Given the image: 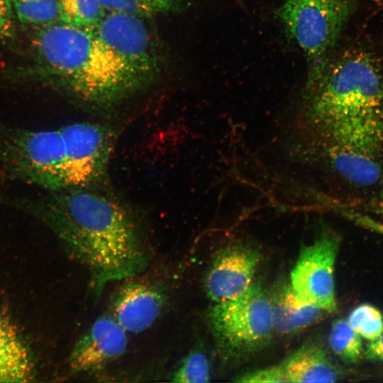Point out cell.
Masks as SVG:
<instances>
[{"instance_id": "cell-20", "label": "cell", "mask_w": 383, "mask_h": 383, "mask_svg": "<svg viewBox=\"0 0 383 383\" xmlns=\"http://www.w3.org/2000/svg\"><path fill=\"white\" fill-rule=\"evenodd\" d=\"M347 321L361 338L370 341L379 337L383 332L382 313L369 304H362L353 309Z\"/></svg>"}, {"instance_id": "cell-15", "label": "cell", "mask_w": 383, "mask_h": 383, "mask_svg": "<svg viewBox=\"0 0 383 383\" xmlns=\"http://www.w3.org/2000/svg\"><path fill=\"white\" fill-rule=\"evenodd\" d=\"M282 365L288 382H335L342 375L326 353L313 345L301 347Z\"/></svg>"}, {"instance_id": "cell-16", "label": "cell", "mask_w": 383, "mask_h": 383, "mask_svg": "<svg viewBox=\"0 0 383 383\" xmlns=\"http://www.w3.org/2000/svg\"><path fill=\"white\" fill-rule=\"evenodd\" d=\"M106 12L150 18L182 11L186 0H99Z\"/></svg>"}, {"instance_id": "cell-9", "label": "cell", "mask_w": 383, "mask_h": 383, "mask_svg": "<svg viewBox=\"0 0 383 383\" xmlns=\"http://www.w3.org/2000/svg\"><path fill=\"white\" fill-rule=\"evenodd\" d=\"M260 263L253 248L241 243L224 248L216 253L204 279V289L215 304L234 299L252 285Z\"/></svg>"}, {"instance_id": "cell-10", "label": "cell", "mask_w": 383, "mask_h": 383, "mask_svg": "<svg viewBox=\"0 0 383 383\" xmlns=\"http://www.w3.org/2000/svg\"><path fill=\"white\" fill-rule=\"evenodd\" d=\"M309 155L321 160L348 182L370 186L382 178V150L364 145L309 135Z\"/></svg>"}, {"instance_id": "cell-2", "label": "cell", "mask_w": 383, "mask_h": 383, "mask_svg": "<svg viewBox=\"0 0 383 383\" xmlns=\"http://www.w3.org/2000/svg\"><path fill=\"white\" fill-rule=\"evenodd\" d=\"M306 128L383 145V69L370 52L355 50L328 62L306 84Z\"/></svg>"}, {"instance_id": "cell-12", "label": "cell", "mask_w": 383, "mask_h": 383, "mask_svg": "<svg viewBox=\"0 0 383 383\" xmlns=\"http://www.w3.org/2000/svg\"><path fill=\"white\" fill-rule=\"evenodd\" d=\"M164 304L165 296L159 289L147 283L129 282L115 296L113 318L126 333H140L155 323Z\"/></svg>"}, {"instance_id": "cell-17", "label": "cell", "mask_w": 383, "mask_h": 383, "mask_svg": "<svg viewBox=\"0 0 383 383\" xmlns=\"http://www.w3.org/2000/svg\"><path fill=\"white\" fill-rule=\"evenodd\" d=\"M328 343L333 353L345 362L357 363L363 357L362 338L347 320L339 319L333 324Z\"/></svg>"}, {"instance_id": "cell-24", "label": "cell", "mask_w": 383, "mask_h": 383, "mask_svg": "<svg viewBox=\"0 0 383 383\" xmlns=\"http://www.w3.org/2000/svg\"><path fill=\"white\" fill-rule=\"evenodd\" d=\"M364 354L369 360L383 361V332L379 337L370 341Z\"/></svg>"}, {"instance_id": "cell-14", "label": "cell", "mask_w": 383, "mask_h": 383, "mask_svg": "<svg viewBox=\"0 0 383 383\" xmlns=\"http://www.w3.org/2000/svg\"><path fill=\"white\" fill-rule=\"evenodd\" d=\"M35 365L15 326L0 317V382H28L35 377Z\"/></svg>"}, {"instance_id": "cell-4", "label": "cell", "mask_w": 383, "mask_h": 383, "mask_svg": "<svg viewBox=\"0 0 383 383\" xmlns=\"http://www.w3.org/2000/svg\"><path fill=\"white\" fill-rule=\"evenodd\" d=\"M0 161L18 177L52 192L79 186L74 143L66 126L55 130L3 132Z\"/></svg>"}, {"instance_id": "cell-1", "label": "cell", "mask_w": 383, "mask_h": 383, "mask_svg": "<svg viewBox=\"0 0 383 383\" xmlns=\"http://www.w3.org/2000/svg\"><path fill=\"white\" fill-rule=\"evenodd\" d=\"M33 208L88 269L95 297L108 284L134 277L148 266L132 215L97 185L52 192Z\"/></svg>"}, {"instance_id": "cell-13", "label": "cell", "mask_w": 383, "mask_h": 383, "mask_svg": "<svg viewBox=\"0 0 383 383\" xmlns=\"http://www.w3.org/2000/svg\"><path fill=\"white\" fill-rule=\"evenodd\" d=\"M270 299L274 331L281 334L302 331L328 313L301 298L290 284L279 287Z\"/></svg>"}, {"instance_id": "cell-8", "label": "cell", "mask_w": 383, "mask_h": 383, "mask_svg": "<svg viewBox=\"0 0 383 383\" xmlns=\"http://www.w3.org/2000/svg\"><path fill=\"white\" fill-rule=\"evenodd\" d=\"M338 249V238L323 231L311 244L303 248L290 275L292 289L327 313L337 309L334 271Z\"/></svg>"}, {"instance_id": "cell-7", "label": "cell", "mask_w": 383, "mask_h": 383, "mask_svg": "<svg viewBox=\"0 0 383 383\" xmlns=\"http://www.w3.org/2000/svg\"><path fill=\"white\" fill-rule=\"evenodd\" d=\"M148 19L106 12L91 29L146 87L157 76L161 65L158 43Z\"/></svg>"}, {"instance_id": "cell-21", "label": "cell", "mask_w": 383, "mask_h": 383, "mask_svg": "<svg viewBox=\"0 0 383 383\" xmlns=\"http://www.w3.org/2000/svg\"><path fill=\"white\" fill-rule=\"evenodd\" d=\"M210 379V365L201 351L190 353L172 375V382L190 383L207 382Z\"/></svg>"}, {"instance_id": "cell-3", "label": "cell", "mask_w": 383, "mask_h": 383, "mask_svg": "<svg viewBox=\"0 0 383 383\" xmlns=\"http://www.w3.org/2000/svg\"><path fill=\"white\" fill-rule=\"evenodd\" d=\"M34 46L60 87L91 108H113L146 87L91 29L57 21L38 28Z\"/></svg>"}, {"instance_id": "cell-6", "label": "cell", "mask_w": 383, "mask_h": 383, "mask_svg": "<svg viewBox=\"0 0 383 383\" xmlns=\"http://www.w3.org/2000/svg\"><path fill=\"white\" fill-rule=\"evenodd\" d=\"M209 316L218 346L231 355L260 348L274 332L270 297L255 282L241 296L216 303Z\"/></svg>"}, {"instance_id": "cell-18", "label": "cell", "mask_w": 383, "mask_h": 383, "mask_svg": "<svg viewBox=\"0 0 383 383\" xmlns=\"http://www.w3.org/2000/svg\"><path fill=\"white\" fill-rule=\"evenodd\" d=\"M60 21L91 29L101 20L106 11L99 0H57Z\"/></svg>"}, {"instance_id": "cell-11", "label": "cell", "mask_w": 383, "mask_h": 383, "mask_svg": "<svg viewBox=\"0 0 383 383\" xmlns=\"http://www.w3.org/2000/svg\"><path fill=\"white\" fill-rule=\"evenodd\" d=\"M126 331L113 317L98 318L75 343L69 357L74 373L97 370L122 355L127 348Z\"/></svg>"}, {"instance_id": "cell-19", "label": "cell", "mask_w": 383, "mask_h": 383, "mask_svg": "<svg viewBox=\"0 0 383 383\" xmlns=\"http://www.w3.org/2000/svg\"><path fill=\"white\" fill-rule=\"evenodd\" d=\"M22 23L38 28L60 21L57 0H10Z\"/></svg>"}, {"instance_id": "cell-22", "label": "cell", "mask_w": 383, "mask_h": 383, "mask_svg": "<svg viewBox=\"0 0 383 383\" xmlns=\"http://www.w3.org/2000/svg\"><path fill=\"white\" fill-rule=\"evenodd\" d=\"M239 382H288L282 365L246 373L236 380Z\"/></svg>"}, {"instance_id": "cell-5", "label": "cell", "mask_w": 383, "mask_h": 383, "mask_svg": "<svg viewBox=\"0 0 383 383\" xmlns=\"http://www.w3.org/2000/svg\"><path fill=\"white\" fill-rule=\"evenodd\" d=\"M353 3V0H283L278 8V18L306 57V84L316 79L330 61Z\"/></svg>"}, {"instance_id": "cell-23", "label": "cell", "mask_w": 383, "mask_h": 383, "mask_svg": "<svg viewBox=\"0 0 383 383\" xmlns=\"http://www.w3.org/2000/svg\"><path fill=\"white\" fill-rule=\"evenodd\" d=\"M13 10L10 0H0V41L11 38L14 31Z\"/></svg>"}]
</instances>
